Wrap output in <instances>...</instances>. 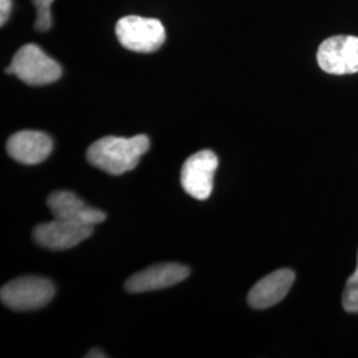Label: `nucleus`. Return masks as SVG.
Wrapping results in <instances>:
<instances>
[{
  "label": "nucleus",
  "mask_w": 358,
  "mask_h": 358,
  "mask_svg": "<svg viewBox=\"0 0 358 358\" xmlns=\"http://www.w3.org/2000/svg\"><path fill=\"white\" fill-rule=\"evenodd\" d=\"M343 306L346 312L358 313V257L356 272L346 282L343 294Z\"/></svg>",
  "instance_id": "nucleus-12"
},
{
  "label": "nucleus",
  "mask_w": 358,
  "mask_h": 358,
  "mask_svg": "<svg viewBox=\"0 0 358 358\" xmlns=\"http://www.w3.org/2000/svg\"><path fill=\"white\" fill-rule=\"evenodd\" d=\"M52 214L59 219H66L85 224H99L106 219L105 213L99 208L85 205L73 192H52L47 201Z\"/></svg>",
  "instance_id": "nucleus-11"
},
{
  "label": "nucleus",
  "mask_w": 358,
  "mask_h": 358,
  "mask_svg": "<svg viewBox=\"0 0 358 358\" xmlns=\"http://www.w3.org/2000/svg\"><path fill=\"white\" fill-rule=\"evenodd\" d=\"M321 69L331 75H352L358 72V38L338 35L321 43L317 51Z\"/></svg>",
  "instance_id": "nucleus-5"
},
{
  "label": "nucleus",
  "mask_w": 358,
  "mask_h": 358,
  "mask_svg": "<svg viewBox=\"0 0 358 358\" xmlns=\"http://www.w3.org/2000/svg\"><path fill=\"white\" fill-rule=\"evenodd\" d=\"M6 73L15 75L28 85L40 87L57 81L63 71L60 64L44 53L40 47L27 44L15 53Z\"/></svg>",
  "instance_id": "nucleus-2"
},
{
  "label": "nucleus",
  "mask_w": 358,
  "mask_h": 358,
  "mask_svg": "<svg viewBox=\"0 0 358 358\" xmlns=\"http://www.w3.org/2000/svg\"><path fill=\"white\" fill-rule=\"evenodd\" d=\"M219 166L217 157L211 150L192 154L182 166L180 183L183 190L198 201L210 198L214 187V176Z\"/></svg>",
  "instance_id": "nucleus-6"
},
{
  "label": "nucleus",
  "mask_w": 358,
  "mask_h": 358,
  "mask_svg": "<svg viewBox=\"0 0 358 358\" xmlns=\"http://www.w3.org/2000/svg\"><path fill=\"white\" fill-rule=\"evenodd\" d=\"M13 11V0H0V26H4Z\"/></svg>",
  "instance_id": "nucleus-14"
},
{
  "label": "nucleus",
  "mask_w": 358,
  "mask_h": 358,
  "mask_svg": "<svg viewBox=\"0 0 358 358\" xmlns=\"http://www.w3.org/2000/svg\"><path fill=\"white\" fill-rule=\"evenodd\" d=\"M53 149L51 137L38 130H22L7 141V153L23 165H38L45 161Z\"/></svg>",
  "instance_id": "nucleus-9"
},
{
  "label": "nucleus",
  "mask_w": 358,
  "mask_h": 358,
  "mask_svg": "<svg viewBox=\"0 0 358 358\" xmlns=\"http://www.w3.org/2000/svg\"><path fill=\"white\" fill-rule=\"evenodd\" d=\"M294 282V272L282 268L272 272L251 288L247 301L254 309H266L280 303Z\"/></svg>",
  "instance_id": "nucleus-10"
},
{
  "label": "nucleus",
  "mask_w": 358,
  "mask_h": 358,
  "mask_svg": "<svg viewBox=\"0 0 358 358\" xmlns=\"http://www.w3.org/2000/svg\"><path fill=\"white\" fill-rule=\"evenodd\" d=\"M85 357H97V358H103L106 357L105 355H103L101 350H99V349H93V350H90V353L85 356Z\"/></svg>",
  "instance_id": "nucleus-15"
},
{
  "label": "nucleus",
  "mask_w": 358,
  "mask_h": 358,
  "mask_svg": "<svg viewBox=\"0 0 358 358\" xmlns=\"http://www.w3.org/2000/svg\"><path fill=\"white\" fill-rule=\"evenodd\" d=\"M53 282L40 276H23L3 285L1 303L13 310H35L45 307L55 296Z\"/></svg>",
  "instance_id": "nucleus-4"
},
{
  "label": "nucleus",
  "mask_w": 358,
  "mask_h": 358,
  "mask_svg": "<svg viewBox=\"0 0 358 358\" xmlns=\"http://www.w3.org/2000/svg\"><path fill=\"white\" fill-rule=\"evenodd\" d=\"M115 36L129 51L152 53L164 45L166 31L158 19L130 15L117 22Z\"/></svg>",
  "instance_id": "nucleus-3"
},
{
  "label": "nucleus",
  "mask_w": 358,
  "mask_h": 358,
  "mask_svg": "<svg viewBox=\"0 0 358 358\" xmlns=\"http://www.w3.org/2000/svg\"><path fill=\"white\" fill-rule=\"evenodd\" d=\"M150 148V140L145 134L130 138L103 137L93 142L87 152L90 165L112 176H121L138 165L142 155Z\"/></svg>",
  "instance_id": "nucleus-1"
},
{
  "label": "nucleus",
  "mask_w": 358,
  "mask_h": 358,
  "mask_svg": "<svg viewBox=\"0 0 358 358\" xmlns=\"http://www.w3.org/2000/svg\"><path fill=\"white\" fill-rule=\"evenodd\" d=\"M93 234V226L55 217L51 222L38 224L34 230L36 243L53 251L76 247Z\"/></svg>",
  "instance_id": "nucleus-7"
},
{
  "label": "nucleus",
  "mask_w": 358,
  "mask_h": 358,
  "mask_svg": "<svg viewBox=\"0 0 358 358\" xmlns=\"http://www.w3.org/2000/svg\"><path fill=\"white\" fill-rule=\"evenodd\" d=\"M32 3L35 4V8H36L35 29L38 32H45L51 29V4L53 0H32Z\"/></svg>",
  "instance_id": "nucleus-13"
},
{
  "label": "nucleus",
  "mask_w": 358,
  "mask_h": 358,
  "mask_svg": "<svg viewBox=\"0 0 358 358\" xmlns=\"http://www.w3.org/2000/svg\"><path fill=\"white\" fill-rule=\"evenodd\" d=\"M190 269L178 263H161L130 276L125 289L130 294H143L173 287L186 280Z\"/></svg>",
  "instance_id": "nucleus-8"
}]
</instances>
